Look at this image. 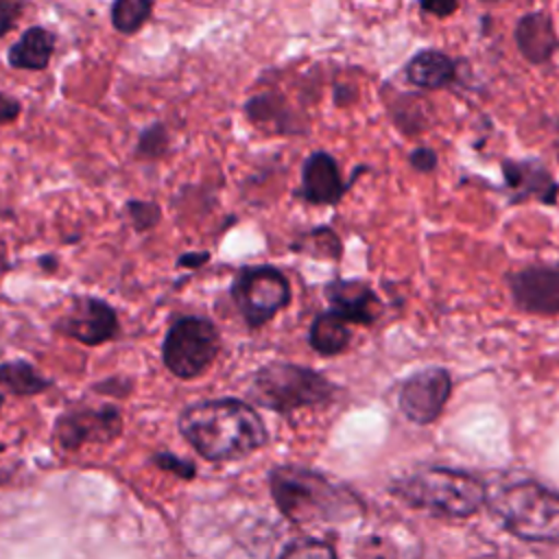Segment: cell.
I'll use <instances>...</instances> for the list:
<instances>
[{
  "instance_id": "6da1fadb",
  "label": "cell",
  "mask_w": 559,
  "mask_h": 559,
  "mask_svg": "<svg viewBox=\"0 0 559 559\" xmlns=\"http://www.w3.org/2000/svg\"><path fill=\"white\" fill-rule=\"evenodd\" d=\"M177 426L183 439L207 461L245 459L269 441V430L258 411L236 397L188 404Z\"/></svg>"
},
{
  "instance_id": "7a4b0ae2",
  "label": "cell",
  "mask_w": 559,
  "mask_h": 559,
  "mask_svg": "<svg viewBox=\"0 0 559 559\" xmlns=\"http://www.w3.org/2000/svg\"><path fill=\"white\" fill-rule=\"evenodd\" d=\"M269 489L277 511L293 524H343L360 518L365 507L345 485L304 465L269 469Z\"/></svg>"
},
{
  "instance_id": "3957f363",
  "label": "cell",
  "mask_w": 559,
  "mask_h": 559,
  "mask_svg": "<svg viewBox=\"0 0 559 559\" xmlns=\"http://www.w3.org/2000/svg\"><path fill=\"white\" fill-rule=\"evenodd\" d=\"M391 493L413 509L445 520H465L487 502L485 483L463 469L428 467L391 485Z\"/></svg>"
},
{
  "instance_id": "277c9868",
  "label": "cell",
  "mask_w": 559,
  "mask_h": 559,
  "mask_svg": "<svg viewBox=\"0 0 559 559\" xmlns=\"http://www.w3.org/2000/svg\"><path fill=\"white\" fill-rule=\"evenodd\" d=\"M487 504L502 526L522 542L559 544V493L535 480L487 491Z\"/></svg>"
},
{
  "instance_id": "5b68a950",
  "label": "cell",
  "mask_w": 559,
  "mask_h": 559,
  "mask_svg": "<svg viewBox=\"0 0 559 559\" xmlns=\"http://www.w3.org/2000/svg\"><path fill=\"white\" fill-rule=\"evenodd\" d=\"M249 395L255 404L280 415L321 406L334 400L336 386L319 371L293 362H269L253 373Z\"/></svg>"
},
{
  "instance_id": "8992f818",
  "label": "cell",
  "mask_w": 559,
  "mask_h": 559,
  "mask_svg": "<svg viewBox=\"0 0 559 559\" xmlns=\"http://www.w3.org/2000/svg\"><path fill=\"white\" fill-rule=\"evenodd\" d=\"M218 349L221 336L210 319L181 317L168 328L164 336L162 360L173 376L192 380L214 362Z\"/></svg>"
},
{
  "instance_id": "52a82bcc",
  "label": "cell",
  "mask_w": 559,
  "mask_h": 559,
  "mask_svg": "<svg viewBox=\"0 0 559 559\" xmlns=\"http://www.w3.org/2000/svg\"><path fill=\"white\" fill-rule=\"evenodd\" d=\"M231 299L245 323L253 330L269 323L290 301V284L286 275L271 266H242L231 282Z\"/></svg>"
},
{
  "instance_id": "ba28073f",
  "label": "cell",
  "mask_w": 559,
  "mask_h": 559,
  "mask_svg": "<svg viewBox=\"0 0 559 559\" xmlns=\"http://www.w3.org/2000/svg\"><path fill=\"white\" fill-rule=\"evenodd\" d=\"M450 395V371L443 367H426L402 382L397 393V406L408 421L428 426L443 413Z\"/></svg>"
},
{
  "instance_id": "9c48e42d",
  "label": "cell",
  "mask_w": 559,
  "mask_h": 559,
  "mask_svg": "<svg viewBox=\"0 0 559 559\" xmlns=\"http://www.w3.org/2000/svg\"><path fill=\"white\" fill-rule=\"evenodd\" d=\"M122 430V415L116 406L105 404L98 408H72L57 417L52 437L61 450L74 452L85 443L114 441Z\"/></svg>"
},
{
  "instance_id": "30bf717a",
  "label": "cell",
  "mask_w": 559,
  "mask_h": 559,
  "mask_svg": "<svg viewBox=\"0 0 559 559\" xmlns=\"http://www.w3.org/2000/svg\"><path fill=\"white\" fill-rule=\"evenodd\" d=\"M55 330L63 336H70L83 345H103L118 332L116 310L92 295H76L70 301L66 314L55 321Z\"/></svg>"
},
{
  "instance_id": "8fae6325",
  "label": "cell",
  "mask_w": 559,
  "mask_h": 559,
  "mask_svg": "<svg viewBox=\"0 0 559 559\" xmlns=\"http://www.w3.org/2000/svg\"><path fill=\"white\" fill-rule=\"evenodd\" d=\"M513 304L528 314H559V269L531 264L509 275Z\"/></svg>"
},
{
  "instance_id": "7c38bea8",
  "label": "cell",
  "mask_w": 559,
  "mask_h": 559,
  "mask_svg": "<svg viewBox=\"0 0 559 559\" xmlns=\"http://www.w3.org/2000/svg\"><path fill=\"white\" fill-rule=\"evenodd\" d=\"M347 186L349 183L341 177L338 162L325 151H314L304 162L297 197L312 205H336L343 199Z\"/></svg>"
},
{
  "instance_id": "4fadbf2b",
  "label": "cell",
  "mask_w": 559,
  "mask_h": 559,
  "mask_svg": "<svg viewBox=\"0 0 559 559\" xmlns=\"http://www.w3.org/2000/svg\"><path fill=\"white\" fill-rule=\"evenodd\" d=\"M330 310L349 323L371 325L380 317V299L362 280H334L325 286Z\"/></svg>"
},
{
  "instance_id": "5bb4252c",
  "label": "cell",
  "mask_w": 559,
  "mask_h": 559,
  "mask_svg": "<svg viewBox=\"0 0 559 559\" xmlns=\"http://www.w3.org/2000/svg\"><path fill=\"white\" fill-rule=\"evenodd\" d=\"M55 48H57V35L41 24H33L26 31H22V35L9 46L7 63L13 70L39 72L48 68L55 55Z\"/></svg>"
},
{
  "instance_id": "9a60e30c",
  "label": "cell",
  "mask_w": 559,
  "mask_h": 559,
  "mask_svg": "<svg viewBox=\"0 0 559 559\" xmlns=\"http://www.w3.org/2000/svg\"><path fill=\"white\" fill-rule=\"evenodd\" d=\"M515 44L520 55L531 63L548 61L559 48V37L550 17L542 11L526 13L515 26Z\"/></svg>"
},
{
  "instance_id": "2e32d148",
  "label": "cell",
  "mask_w": 559,
  "mask_h": 559,
  "mask_svg": "<svg viewBox=\"0 0 559 559\" xmlns=\"http://www.w3.org/2000/svg\"><path fill=\"white\" fill-rule=\"evenodd\" d=\"M502 175L504 183L518 192L515 199H528L535 197L544 203L555 201L557 183L550 179L546 168L537 159H526V162H502Z\"/></svg>"
},
{
  "instance_id": "e0dca14e",
  "label": "cell",
  "mask_w": 559,
  "mask_h": 559,
  "mask_svg": "<svg viewBox=\"0 0 559 559\" xmlns=\"http://www.w3.org/2000/svg\"><path fill=\"white\" fill-rule=\"evenodd\" d=\"M456 76L454 61L439 50H421L406 63V79L424 90H441Z\"/></svg>"
},
{
  "instance_id": "ac0fdd59",
  "label": "cell",
  "mask_w": 559,
  "mask_h": 559,
  "mask_svg": "<svg viewBox=\"0 0 559 559\" xmlns=\"http://www.w3.org/2000/svg\"><path fill=\"white\" fill-rule=\"evenodd\" d=\"M349 341H352L349 321L343 319L338 312L325 310L312 319L308 343L317 354L336 356L347 349Z\"/></svg>"
},
{
  "instance_id": "d6986e66",
  "label": "cell",
  "mask_w": 559,
  "mask_h": 559,
  "mask_svg": "<svg viewBox=\"0 0 559 559\" xmlns=\"http://www.w3.org/2000/svg\"><path fill=\"white\" fill-rule=\"evenodd\" d=\"M245 114L251 122L260 124V127H269L275 133H293L295 129L290 127L293 114L286 105V98L280 92H262L251 96L245 103Z\"/></svg>"
},
{
  "instance_id": "ffe728a7",
  "label": "cell",
  "mask_w": 559,
  "mask_h": 559,
  "mask_svg": "<svg viewBox=\"0 0 559 559\" xmlns=\"http://www.w3.org/2000/svg\"><path fill=\"white\" fill-rule=\"evenodd\" d=\"M50 386V380L44 378L31 362L11 360L0 362V389L17 397H31L44 393Z\"/></svg>"
},
{
  "instance_id": "44dd1931",
  "label": "cell",
  "mask_w": 559,
  "mask_h": 559,
  "mask_svg": "<svg viewBox=\"0 0 559 559\" xmlns=\"http://www.w3.org/2000/svg\"><path fill=\"white\" fill-rule=\"evenodd\" d=\"M153 0H111L109 24L116 33L131 37L140 33L153 17Z\"/></svg>"
},
{
  "instance_id": "7402d4cb",
  "label": "cell",
  "mask_w": 559,
  "mask_h": 559,
  "mask_svg": "<svg viewBox=\"0 0 559 559\" xmlns=\"http://www.w3.org/2000/svg\"><path fill=\"white\" fill-rule=\"evenodd\" d=\"M290 249L301 251V253H310V255H317V258H332V260H336L343 251L338 236L328 227H319V229H312V231L304 234V238L293 242Z\"/></svg>"
},
{
  "instance_id": "603a6c76",
  "label": "cell",
  "mask_w": 559,
  "mask_h": 559,
  "mask_svg": "<svg viewBox=\"0 0 559 559\" xmlns=\"http://www.w3.org/2000/svg\"><path fill=\"white\" fill-rule=\"evenodd\" d=\"M166 151H168V131H166V127L162 122L148 124L138 138L135 155L142 157V159H159Z\"/></svg>"
},
{
  "instance_id": "cb8c5ba5",
  "label": "cell",
  "mask_w": 559,
  "mask_h": 559,
  "mask_svg": "<svg viewBox=\"0 0 559 559\" xmlns=\"http://www.w3.org/2000/svg\"><path fill=\"white\" fill-rule=\"evenodd\" d=\"M280 557H295V559H310V557H336V550L323 542V539H314V537H304V539H295L290 544H286L280 552Z\"/></svg>"
},
{
  "instance_id": "d4e9b609",
  "label": "cell",
  "mask_w": 559,
  "mask_h": 559,
  "mask_svg": "<svg viewBox=\"0 0 559 559\" xmlns=\"http://www.w3.org/2000/svg\"><path fill=\"white\" fill-rule=\"evenodd\" d=\"M127 214L131 218V225L138 229V231H146V229H153L159 218H162V210L157 203L153 201H140V199H131L127 201Z\"/></svg>"
},
{
  "instance_id": "484cf974",
  "label": "cell",
  "mask_w": 559,
  "mask_h": 559,
  "mask_svg": "<svg viewBox=\"0 0 559 559\" xmlns=\"http://www.w3.org/2000/svg\"><path fill=\"white\" fill-rule=\"evenodd\" d=\"M153 465H157L159 469L170 472V474H175V476H179L183 480H190V478L197 476L194 463L188 461V459H181V456H177L173 452H157L153 456Z\"/></svg>"
},
{
  "instance_id": "4316f807",
  "label": "cell",
  "mask_w": 559,
  "mask_h": 559,
  "mask_svg": "<svg viewBox=\"0 0 559 559\" xmlns=\"http://www.w3.org/2000/svg\"><path fill=\"white\" fill-rule=\"evenodd\" d=\"M26 4L28 0H0V39L17 26Z\"/></svg>"
},
{
  "instance_id": "83f0119b",
  "label": "cell",
  "mask_w": 559,
  "mask_h": 559,
  "mask_svg": "<svg viewBox=\"0 0 559 559\" xmlns=\"http://www.w3.org/2000/svg\"><path fill=\"white\" fill-rule=\"evenodd\" d=\"M411 166L417 170V173H432L437 168V153L428 146H417L411 151V157H408Z\"/></svg>"
},
{
  "instance_id": "f1b7e54d",
  "label": "cell",
  "mask_w": 559,
  "mask_h": 559,
  "mask_svg": "<svg viewBox=\"0 0 559 559\" xmlns=\"http://www.w3.org/2000/svg\"><path fill=\"white\" fill-rule=\"evenodd\" d=\"M20 111H22L20 100L7 92H0V127L17 120Z\"/></svg>"
},
{
  "instance_id": "f546056e",
  "label": "cell",
  "mask_w": 559,
  "mask_h": 559,
  "mask_svg": "<svg viewBox=\"0 0 559 559\" xmlns=\"http://www.w3.org/2000/svg\"><path fill=\"white\" fill-rule=\"evenodd\" d=\"M419 7L424 13H430L437 17H448L456 11L459 0H419Z\"/></svg>"
},
{
  "instance_id": "4dcf8cb0",
  "label": "cell",
  "mask_w": 559,
  "mask_h": 559,
  "mask_svg": "<svg viewBox=\"0 0 559 559\" xmlns=\"http://www.w3.org/2000/svg\"><path fill=\"white\" fill-rule=\"evenodd\" d=\"M207 260H210V251H192V253L179 255L177 264H179V266H188V269H197V266L205 264Z\"/></svg>"
},
{
  "instance_id": "1f68e13d",
  "label": "cell",
  "mask_w": 559,
  "mask_h": 559,
  "mask_svg": "<svg viewBox=\"0 0 559 559\" xmlns=\"http://www.w3.org/2000/svg\"><path fill=\"white\" fill-rule=\"evenodd\" d=\"M39 264H41V266H46L48 271H55V269H57V262H55V258H52V255H48V258H39Z\"/></svg>"
},
{
  "instance_id": "d6a6232c",
  "label": "cell",
  "mask_w": 559,
  "mask_h": 559,
  "mask_svg": "<svg viewBox=\"0 0 559 559\" xmlns=\"http://www.w3.org/2000/svg\"><path fill=\"white\" fill-rule=\"evenodd\" d=\"M2 402H4V395L0 393V406H2ZM2 450H4V443H0V452H2Z\"/></svg>"
},
{
  "instance_id": "836d02e7",
  "label": "cell",
  "mask_w": 559,
  "mask_h": 559,
  "mask_svg": "<svg viewBox=\"0 0 559 559\" xmlns=\"http://www.w3.org/2000/svg\"><path fill=\"white\" fill-rule=\"evenodd\" d=\"M485 2H502V0H485Z\"/></svg>"
}]
</instances>
